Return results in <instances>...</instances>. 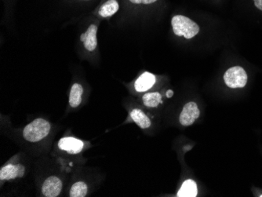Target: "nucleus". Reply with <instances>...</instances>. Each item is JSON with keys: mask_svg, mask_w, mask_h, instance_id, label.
<instances>
[{"mask_svg": "<svg viewBox=\"0 0 262 197\" xmlns=\"http://www.w3.org/2000/svg\"><path fill=\"white\" fill-rule=\"evenodd\" d=\"M171 26L176 36H184L187 39H192L200 32V26L184 15L173 16Z\"/></svg>", "mask_w": 262, "mask_h": 197, "instance_id": "f257e3e1", "label": "nucleus"}, {"mask_svg": "<svg viewBox=\"0 0 262 197\" xmlns=\"http://www.w3.org/2000/svg\"><path fill=\"white\" fill-rule=\"evenodd\" d=\"M51 124L43 119H36L28 124L23 130L25 139L31 142L42 140L49 135Z\"/></svg>", "mask_w": 262, "mask_h": 197, "instance_id": "f03ea898", "label": "nucleus"}, {"mask_svg": "<svg viewBox=\"0 0 262 197\" xmlns=\"http://www.w3.org/2000/svg\"><path fill=\"white\" fill-rule=\"evenodd\" d=\"M247 79L248 76L247 73L241 66L230 68L224 75L225 84L232 89L244 87L247 84Z\"/></svg>", "mask_w": 262, "mask_h": 197, "instance_id": "7ed1b4c3", "label": "nucleus"}, {"mask_svg": "<svg viewBox=\"0 0 262 197\" xmlns=\"http://www.w3.org/2000/svg\"><path fill=\"white\" fill-rule=\"evenodd\" d=\"M200 110L195 102L187 103L180 115L181 124L185 126L192 125L200 117Z\"/></svg>", "mask_w": 262, "mask_h": 197, "instance_id": "20e7f679", "label": "nucleus"}, {"mask_svg": "<svg viewBox=\"0 0 262 197\" xmlns=\"http://www.w3.org/2000/svg\"><path fill=\"white\" fill-rule=\"evenodd\" d=\"M97 32H98V26L92 24L89 26L84 33L81 35L80 40L83 42L85 49L90 52L95 51L98 47Z\"/></svg>", "mask_w": 262, "mask_h": 197, "instance_id": "39448f33", "label": "nucleus"}, {"mask_svg": "<svg viewBox=\"0 0 262 197\" xmlns=\"http://www.w3.org/2000/svg\"><path fill=\"white\" fill-rule=\"evenodd\" d=\"M62 189V182L58 178L51 176L44 182L42 187V195L47 197H56Z\"/></svg>", "mask_w": 262, "mask_h": 197, "instance_id": "423d86ee", "label": "nucleus"}, {"mask_svg": "<svg viewBox=\"0 0 262 197\" xmlns=\"http://www.w3.org/2000/svg\"><path fill=\"white\" fill-rule=\"evenodd\" d=\"M58 147L60 149L64 150L71 154H77L82 151L83 142L72 137L61 138L59 141Z\"/></svg>", "mask_w": 262, "mask_h": 197, "instance_id": "0eeeda50", "label": "nucleus"}, {"mask_svg": "<svg viewBox=\"0 0 262 197\" xmlns=\"http://www.w3.org/2000/svg\"><path fill=\"white\" fill-rule=\"evenodd\" d=\"M25 173V167L20 164L13 165L8 164L5 167H2L0 170V179L1 181L11 180L16 178H20Z\"/></svg>", "mask_w": 262, "mask_h": 197, "instance_id": "6e6552de", "label": "nucleus"}, {"mask_svg": "<svg viewBox=\"0 0 262 197\" xmlns=\"http://www.w3.org/2000/svg\"><path fill=\"white\" fill-rule=\"evenodd\" d=\"M156 82H157V78L155 75L145 72L141 76H139V78L135 82V90L138 92H145V91L151 89L154 86Z\"/></svg>", "mask_w": 262, "mask_h": 197, "instance_id": "1a4fd4ad", "label": "nucleus"}, {"mask_svg": "<svg viewBox=\"0 0 262 197\" xmlns=\"http://www.w3.org/2000/svg\"><path fill=\"white\" fill-rule=\"evenodd\" d=\"M119 9L120 4L117 0H108L99 7L97 14L102 18H108L116 14Z\"/></svg>", "mask_w": 262, "mask_h": 197, "instance_id": "9d476101", "label": "nucleus"}, {"mask_svg": "<svg viewBox=\"0 0 262 197\" xmlns=\"http://www.w3.org/2000/svg\"><path fill=\"white\" fill-rule=\"evenodd\" d=\"M130 117L135 123L138 125L141 129L148 128L151 126V120L147 117L144 112L139 108H135L130 113Z\"/></svg>", "mask_w": 262, "mask_h": 197, "instance_id": "9b49d317", "label": "nucleus"}, {"mask_svg": "<svg viewBox=\"0 0 262 197\" xmlns=\"http://www.w3.org/2000/svg\"><path fill=\"white\" fill-rule=\"evenodd\" d=\"M198 193L196 183L192 180H187L182 185L180 190L178 191V196L195 197Z\"/></svg>", "mask_w": 262, "mask_h": 197, "instance_id": "f8f14e48", "label": "nucleus"}, {"mask_svg": "<svg viewBox=\"0 0 262 197\" xmlns=\"http://www.w3.org/2000/svg\"><path fill=\"white\" fill-rule=\"evenodd\" d=\"M83 93L82 85L79 83H74L71 88L70 96H69V104L71 107L76 108L80 105L82 101V95Z\"/></svg>", "mask_w": 262, "mask_h": 197, "instance_id": "ddd939ff", "label": "nucleus"}, {"mask_svg": "<svg viewBox=\"0 0 262 197\" xmlns=\"http://www.w3.org/2000/svg\"><path fill=\"white\" fill-rule=\"evenodd\" d=\"M142 100L145 106L155 108L162 103V95L158 92L148 93L143 96Z\"/></svg>", "mask_w": 262, "mask_h": 197, "instance_id": "4468645a", "label": "nucleus"}, {"mask_svg": "<svg viewBox=\"0 0 262 197\" xmlns=\"http://www.w3.org/2000/svg\"><path fill=\"white\" fill-rule=\"evenodd\" d=\"M88 193V185L84 182H79L75 183L71 188V197H84Z\"/></svg>", "mask_w": 262, "mask_h": 197, "instance_id": "2eb2a0df", "label": "nucleus"}, {"mask_svg": "<svg viewBox=\"0 0 262 197\" xmlns=\"http://www.w3.org/2000/svg\"><path fill=\"white\" fill-rule=\"evenodd\" d=\"M131 4H143V5H149V4H154L158 0H129Z\"/></svg>", "mask_w": 262, "mask_h": 197, "instance_id": "dca6fc26", "label": "nucleus"}, {"mask_svg": "<svg viewBox=\"0 0 262 197\" xmlns=\"http://www.w3.org/2000/svg\"><path fill=\"white\" fill-rule=\"evenodd\" d=\"M254 3L255 7L262 11V0H254Z\"/></svg>", "mask_w": 262, "mask_h": 197, "instance_id": "f3484780", "label": "nucleus"}, {"mask_svg": "<svg viewBox=\"0 0 262 197\" xmlns=\"http://www.w3.org/2000/svg\"><path fill=\"white\" fill-rule=\"evenodd\" d=\"M173 92L172 91H168L167 92H166V97L167 98H171L172 96H173Z\"/></svg>", "mask_w": 262, "mask_h": 197, "instance_id": "a211bd4d", "label": "nucleus"}, {"mask_svg": "<svg viewBox=\"0 0 262 197\" xmlns=\"http://www.w3.org/2000/svg\"><path fill=\"white\" fill-rule=\"evenodd\" d=\"M83 1H89V0H83Z\"/></svg>", "mask_w": 262, "mask_h": 197, "instance_id": "6ab92c4d", "label": "nucleus"}]
</instances>
